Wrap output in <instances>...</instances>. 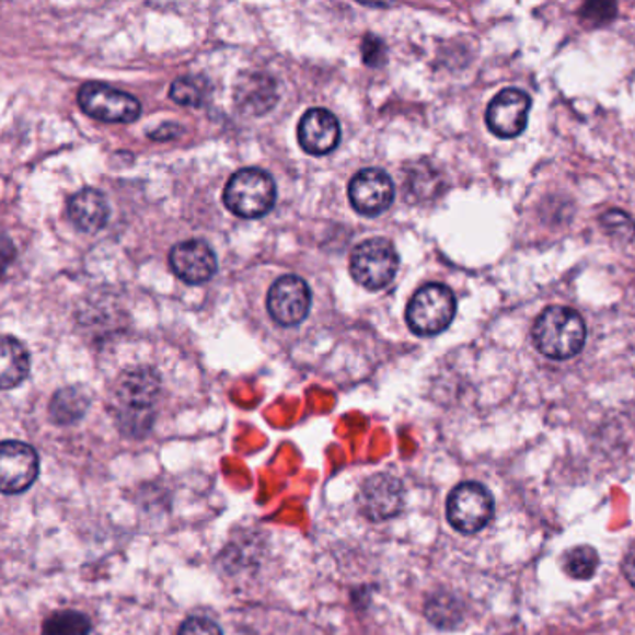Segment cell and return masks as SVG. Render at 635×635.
Returning a JSON list of instances; mask_svg holds the SVG:
<instances>
[{
    "instance_id": "6da1fadb",
    "label": "cell",
    "mask_w": 635,
    "mask_h": 635,
    "mask_svg": "<svg viewBox=\"0 0 635 635\" xmlns=\"http://www.w3.org/2000/svg\"><path fill=\"white\" fill-rule=\"evenodd\" d=\"M584 318L567 305H550L533 326L536 349L552 360H568L579 355L586 345Z\"/></svg>"
},
{
    "instance_id": "7a4b0ae2",
    "label": "cell",
    "mask_w": 635,
    "mask_h": 635,
    "mask_svg": "<svg viewBox=\"0 0 635 635\" xmlns=\"http://www.w3.org/2000/svg\"><path fill=\"white\" fill-rule=\"evenodd\" d=\"M159 377L151 369H135L119 380L116 392L118 424L129 435H140L151 427V412L159 395Z\"/></svg>"
},
{
    "instance_id": "3957f363",
    "label": "cell",
    "mask_w": 635,
    "mask_h": 635,
    "mask_svg": "<svg viewBox=\"0 0 635 635\" xmlns=\"http://www.w3.org/2000/svg\"><path fill=\"white\" fill-rule=\"evenodd\" d=\"M224 204L241 219H262L276 204V183L259 169L239 170L224 188Z\"/></svg>"
},
{
    "instance_id": "277c9868",
    "label": "cell",
    "mask_w": 635,
    "mask_h": 635,
    "mask_svg": "<svg viewBox=\"0 0 635 635\" xmlns=\"http://www.w3.org/2000/svg\"><path fill=\"white\" fill-rule=\"evenodd\" d=\"M455 312L453 291L442 284H427L412 297L406 308V323L417 336H437L453 323Z\"/></svg>"
},
{
    "instance_id": "5b68a950",
    "label": "cell",
    "mask_w": 635,
    "mask_h": 635,
    "mask_svg": "<svg viewBox=\"0 0 635 635\" xmlns=\"http://www.w3.org/2000/svg\"><path fill=\"white\" fill-rule=\"evenodd\" d=\"M494 496L477 481H466L449 494L446 512L448 520L459 533L474 535L485 530L494 517Z\"/></svg>"
},
{
    "instance_id": "8992f818",
    "label": "cell",
    "mask_w": 635,
    "mask_h": 635,
    "mask_svg": "<svg viewBox=\"0 0 635 635\" xmlns=\"http://www.w3.org/2000/svg\"><path fill=\"white\" fill-rule=\"evenodd\" d=\"M397 250L386 239H368L350 256V275L361 287L379 291L397 275Z\"/></svg>"
},
{
    "instance_id": "52a82bcc",
    "label": "cell",
    "mask_w": 635,
    "mask_h": 635,
    "mask_svg": "<svg viewBox=\"0 0 635 635\" xmlns=\"http://www.w3.org/2000/svg\"><path fill=\"white\" fill-rule=\"evenodd\" d=\"M79 105L90 118L106 124H131L142 114L138 100L103 82L84 84L79 92Z\"/></svg>"
},
{
    "instance_id": "ba28073f",
    "label": "cell",
    "mask_w": 635,
    "mask_h": 635,
    "mask_svg": "<svg viewBox=\"0 0 635 635\" xmlns=\"http://www.w3.org/2000/svg\"><path fill=\"white\" fill-rule=\"evenodd\" d=\"M312 308V291L299 276H284L270 287L267 310L281 326L302 323Z\"/></svg>"
},
{
    "instance_id": "9c48e42d",
    "label": "cell",
    "mask_w": 635,
    "mask_h": 635,
    "mask_svg": "<svg viewBox=\"0 0 635 635\" xmlns=\"http://www.w3.org/2000/svg\"><path fill=\"white\" fill-rule=\"evenodd\" d=\"M39 459L34 448L18 440L0 446V488L4 494L25 493L38 477Z\"/></svg>"
},
{
    "instance_id": "30bf717a",
    "label": "cell",
    "mask_w": 635,
    "mask_h": 635,
    "mask_svg": "<svg viewBox=\"0 0 635 635\" xmlns=\"http://www.w3.org/2000/svg\"><path fill=\"white\" fill-rule=\"evenodd\" d=\"M349 198L363 217H379L390 209L395 198L392 177L384 170H361L350 181Z\"/></svg>"
},
{
    "instance_id": "8fae6325",
    "label": "cell",
    "mask_w": 635,
    "mask_h": 635,
    "mask_svg": "<svg viewBox=\"0 0 635 635\" xmlns=\"http://www.w3.org/2000/svg\"><path fill=\"white\" fill-rule=\"evenodd\" d=\"M530 108V95L517 88H507L504 92H499L486 108V125L496 137H518L528 125Z\"/></svg>"
},
{
    "instance_id": "7c38bea8",
    "label": "cell",
    "mask_w": 635,
    "mask_h": 635,
    "mask_svg": "<svg viewBox=\"0 0 635 635\" xmlns=\"http://www.w3.org/2000/svg\"><path fill=\"white\" fill-rule=\"evenodd\" d=\"M403 504L405 490L401 481L393 475L374 474L361 486L360 509L373 522L397 517Z\"/></svg>"
},
{
    "instance_id": "4fadbf2b",
    "label": "cell",
    "mask_w": 635,
    "mask_h": 635,
    "mask_svg": "<svg viewBox=\"0 0 635 635\" xmlns=\"http://www.w3.org/2000/svg\"><path fill=\"white\" fill-rule=\"evenodd\" d=\"M170 265L174 268L175 276L190 286L211 280L219 267L211 246L198 239L175 244L170 252Z\"/></svg>"
},
{
    "instance_id": "5bb4252c",
    "label": "cell",
    "mask_w": 635,
    "mask_h": 635,
    "mask_svg": "<svg viewBox=\"0 0 635 635\" xmlns=\"http://www.w3.org/2000/svg\"><path fill=\"white\" fill-rule=\"evenodd\" d=\"M299 142L310 155H326L336 150L342 127L336 116L326 108H310L300 119Z\"/></svg>"
},
{
    "instance_id": "9a60e30c",
    "label": "cell",
    "mask_w": 635,
    "mask_h": 635,
    "mask_svg": "<svg viewBox=\"0 0 635 635\" xmlns=\"http://www.w3.org/2000/svg\"><path fill=\"white\" fill-rule=\"evenodd\" d=\"M233 101L238 111L246 116H263L278 101V86L273 77L265 73H243L235 82Z\"/></svg>"
},
{
    "instance_id": "2e32d148",
    "label": "cell",
    "mask_w": 635,
    "mask_h": 635,
    "mask_svg": "<svg viewBox=\"0 0 635 635\" xmlns=\"http://www.w3.org/2000/svg\"><path fill=\"white\" fill-rule=\"evenodd\" d=\"M69 219L84 233L100 231L108 220V204L95 188H82L69 199Z\"/></svg>"
},
{
    "instance_id": "e0dca14e",
    "label": "cell",
    "mask_w": 635,
    "mask_h": 635,
    "mask_svg": "<svg viewBox=\"0 0 635 635\" xmlns=\"http://www.w3.org/2000/svg\"><path fill=\"white\" fill-rule=\"evenodd\" d=\"M31 371V356L26 353L23 343L15 337L7 336L2 342L0 353V384L4 390L20 386Z\"/></svg>"
},
{
    "instance_id": "ac0fdd59",
    "label": "cell",
    "mask_w": 635,
    "mask_h": 635,
    "mask_svg": "<svg viewBox=\"0 0 635 635\" xmlns=\"http://www.w3.org/2000/svg\"><path fill=\"white\" fill-rule=\"evenodd\" d=\"M90 397L81 388H64L50 401V417L58 425H71L86 414Z\"/></svg>"
},
{
    "instance_id": "d6986e66",
    "label": "cell",
    "mask_w": 635,
    "mask_h": 635,
    "mask_svg": "<svg viewBox=\"0 0 635 635\" xmlns=\"http://www.w3.org/2000/svg\"><path fill=\"white\" fill-rule=\"evenodd\" d=\"M42 632L44 635H88L92 632V621L81 611H57L45 621Z\"/></svg>"
},
{
    "instance_id": "ffe728a7",
    "label": "cell",
    "mask_w": 635,
    "mask_h": 635,
    "mask_svg": "<svg viewBox=\"0 0 635 635\" xmlns=\"http://www.w3.org/2000/svg\"><path fill=\"white\" fill-rule=\"evenodd\" d=\"M425 613L429 616L430 623L437 624L438 628H455L462 619L461 604L448 592H438L429 598Z\"/></svg>"
},
{
    "instance_id": "44dd1931",
    "label": "cell",
    "mask_w": 635,
    "mask_h": 635,
    "mask_svg": "<svg viewBox=\"0 0 635 635\" xmlns=\"http://www.w3.org/2000/svg\"><path fill=\"white\" fill-rule=\"evenodd\" d=\"M600 567V557H598L597 550L592 546H578V549L570 550L565 559H563V568L565 573L574 579H589L597 574Z\"/></svg>"
},
{
    "instance_id": "7402d4cb",
    "label": "cell",
    "mask_w": 635,
    "mask_h": 635,
    "mask_svg": "<svg viewBox=\"0 0 635 635\" xmlns=\"http://www.w3.org/2000/svg\"><path fill=\"white\" fill-rule=\"evenodd\" d=\"M207 90H209V84L204 79L181 77L170 88V97L181 106H201V103L206 101Z\"/></svg>"
},
{
    "instance_id": "603a6c76",
    "label": "cell",
    "mask_w": 635,
    "mask_h": 635,
    "mask_svg": "<svg viewBox=\"0 0 635 635\" xmlns=\"http://www.w3.org/2000/svg\"><path fill=\"white\" fill-rule=\"evenodd\" d=\"M602 224L615 238L624 239V241L635 238V222H632L628 215H624V212H605L604 217H602Z\"/></svg>"
},
{
    "instance_id": "cb8c5ba5",
    "label": "cell",
    "mask_w": 635,
    "mask_h": 635,
    "mask_svg": "<svg viewBox=\"0 0 635 635\" xmlns=\"http://www.w3.org/2000/svg\"><path fill=\"white\" fill-rule=\"evenodd\" d=\"M177 635H222L219 624L206 616H190L181 624Z\"/></svg>"
},
{
    "instance_id": "d4e9b609",
    "label": "cell",
    "mask_w": 635,
    "mask_h": 635,
    "mask_svg": "<svg viewBox=\"0 0 635 635\" xmlns=\"http://www.w3.org/2000/svg\"><path fill=\"white\" fill-rule=\"evenodd\" d=\"M361 53H363V60H366L368 66H380V64L384 62V57H386L384 44L379 38H374V36H368V39L363 42Z\"/></svg>"
},
{
    "instance_id": "484cf974",
    "label": "cell",
    "mask_w": 635,
    "mask_h": 635,
    "mask_svg": "<svg viewBox=\"0 0 635 635\" xmlns=\"http://www.w3.org/2000/svg\"><path fill=\"white\" fill-rule=\"evenodd\" d=\"M623 574L624 578L628 579L630 586L635 589V544L630 549L628 554L623 561Z\"/></svg>"
}]
</instances>
